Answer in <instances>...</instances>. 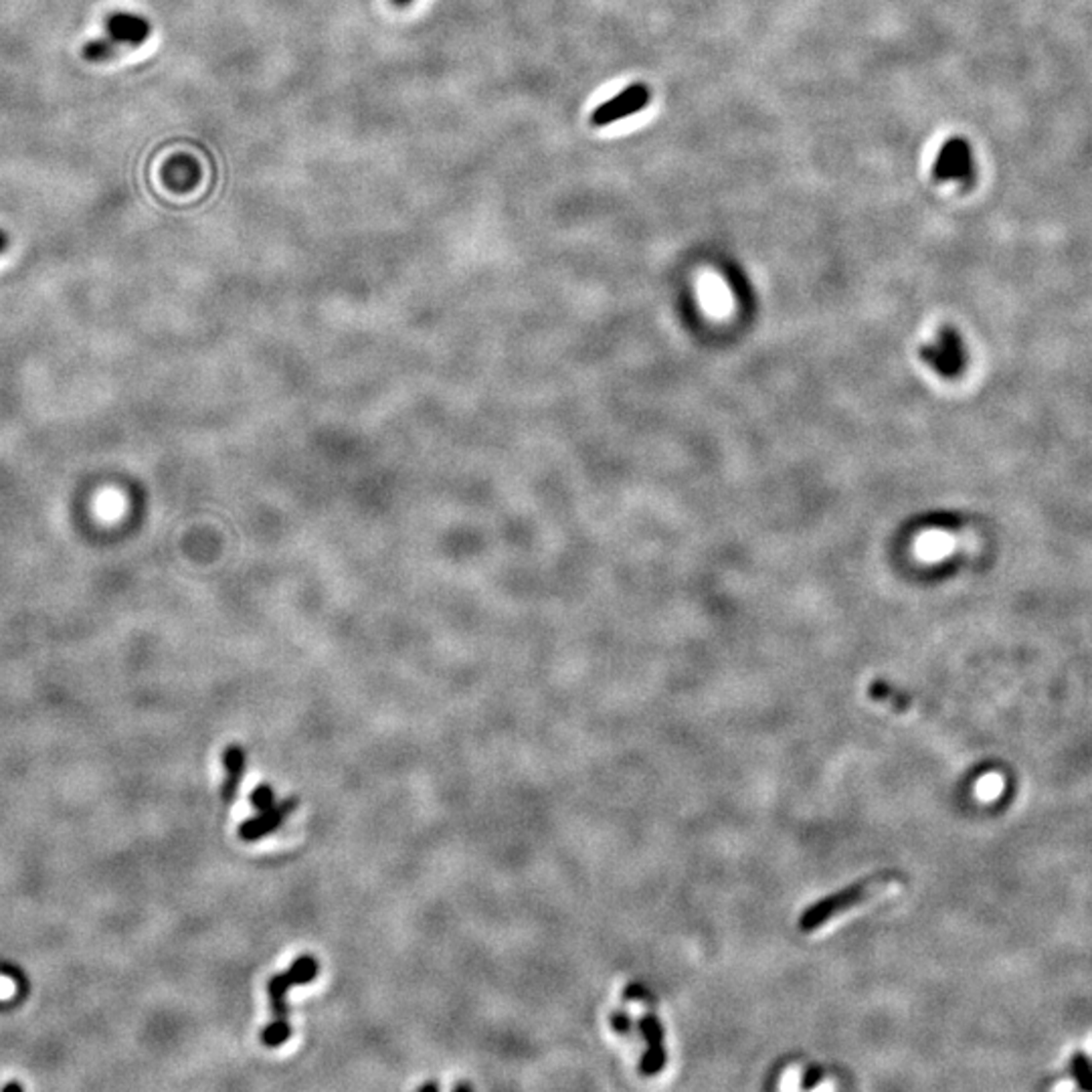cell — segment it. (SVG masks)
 Listing matches in <instances>:
<instances>
[{"instance_id":"6da1fadb","label":"cell","mask_w":1092,"mask_h":1092,"mask_svg":"<svg viewBox=\"0 0 1092 1092\" xmlns=\"http://www.w3.org/2000/svg\"><path fill=\"white\" fill-rule=\"evenodd\" d=\"M896 878H898V874L888 872V870L872 874V877L862 878L848 888H843L836 894H830L822 900H817L815 905H811L809 909L803 911L798 924H800L803 933H813V931H817L819 926H824L834 916H838L839 913L850 911V909L866 903V900H870L874 896V892H878L880 888L888 886Z\"/></svg>"},{"instance_id":"7a4b0ae2","label":"cell","mask_w":1092,"mask_h":1092,"mask_svg":"<svg viewBox=\"0 0 1092 1092\" xmlns=\"http://www.w3.org/2000/svg\"><path fill=\"white\" fill-rule=\"evenodd\" d=\"M152 26L150 22L132 13H114L105 20V37L94 39L84 47V55L88 61L99 63L109 58H114V53L122 47H138L150 37Z\"/></svg>"},{"instance_id":"3957f363","label":"cell","mask_w":1092,"mask_h":1092,"mask_svg":"<svg viewBox=\"0 0 1092 1092\" xmlns=\"http://www.w3.org/2000/svg\"><path fill=\"white\" fill-rule=\"evenodd\" d=\"M933 176L939 182L971 184L975 178V156L971 144L961 136L947 140L933 164Z\"/></svg>"},{"instance_id":"277c9868","label":"cell","mask_w":1092,"mask_h":1092,"mask_svg":"<svg viewBox=\"0 0 1092 1092\" xmlns=\"http://www.w3.org/2000/svg\"><path fill=\"white\" fill-rule=\"evenodd\" d=\"M920 359L943 376H957L965 367V346L957 331L943 328L935 342L922 346Z\"/></svg>"},{"instance_id":"5b68a950","label":"cell","mask_w":1092,"mask_h":1092,"mask_svg":"<svg viewBox=\"0 0 1092 1092\" xmlns=\"http://www.w3.org/2000/svg\"><path fill=\"white\" fill-rule=\"evenodd\" d=\"M649 99H651L649 88L644 84H634L630 88H625L615 98L601 103L591 114V124L597 128L615 124L627 116L642 112V109L649 103Z\"/></svg>"},{"instance_id":"8992f818","label":"cell","mask_w":1092,"mask_h":1092,"mask_svg":"<svg viewBox=\"0 0 1092 1092\" xmlns=\"http://www.w3.org/2000/svg\"><path fill=\"white\" fill-rule=\"evenodd\" d=\"M640 1032L645 1037V1054L640 1060V1074L642 1076H655L666 1069L668 1052L664 1046V1028L658 1016L645 1014L640 1020Z\"/></svg>"},{"instance_id":"52a82bcc","label":"cell","mask_w":1092,"mask_h":1092,"mask_svg":"<svg viewBox=\"0 0 1092 1092\" xmlns=\"http://www.w3.org/2000/svg\"><path fill=\"white\" fill-rule=\"evenodd\" d=\"M295 809H297V798H288L276 805H271L265 811H257L255 817L243 822L237 830V836L243 841H259L271 832L280 830L286 822V817Z\"/></svg>"},{"instance_id":"ba28073f","label":"cell","mask_w":1092,"mask_h":1092,"mask_svg":"<svg viewBox=\"0 0 1092 1092\" xmlns=\"http://www.w3.org/2000/svg\"><path fill=\"white\" fill-rule=\"evenodd\" d=\"M245 762H248V757H245V751L239 745H229L223 751V767H225V781H223V801L231 803L237 796L241 779L245 775Z\"/></svg>"},{"instance_id":"9c48e42d","label":"cell","mask_w":1092,"mask_h":1092,"mask_svg":"<svg viewBox=\"0 0 1092 1092\" xmlns=\"http://www.w3.org/2000/svg\"><path fill=\"white\" fill-rule=\"evenodd\" d=\"M292 981L288 977V973H278V975H271L267 981V995H269V1003H271V1014L273 1018H288L290 1014V1007H288V992L292 990Z\"/></svg>"},{"instance_id":"30bf717a","label":"cell","mask_w":1092,"mask_h":1092,"mask_svg":"<svg viewBox=\"0 0 1092 1092\" xmlns=\"http://www.w3.org/2000/svg\"><path fill=\"white\" fill-rule=\"evenodd\" d=\"M868 696L892 706L894 710H898V713H905V710L911 708V698L905 696V694H900L896 688L888 686L886 682H872L870 688H868Z\"/></svg>"},{"instance_id":"8fae6325","label":"cell","mask_w":1092,"mask_h":1092,"mask_svg":"<svg viewBox=\"0 0 1092 1092\" xmlns=\"http://www.w3.org/2000/svg\"><path fill=\"white\" fill-rule=\"evenodd\" d=\"M318 969H320L318 959L314 957V955H302V957H297L292 963V967L286 973L292 981V986L297 988V986H308V983H312L318 975Z\"/></svg>"},{"instance_id":"7c38bea8","label":"cell","mask_w":1092,"mask_h":1092,"mask_svg":"<svg viewBox=\"0 0 1092 1092\" xmlns=\"http://www.w3.org/2000/svg\"><path fill=\"white\" fill-rule=\"evenodd\" d=\"M292 1032L293 1030H292V1026L288 1024L286 1018H273V1022H269L259 1034L261 1044L265 1048H280L290 1040Z\"/></svg>"},{"instance_id":"4fadbf2b","label":"cell","mask_w":1092,"mask_h":1092,"mask_svg":"<svg viewBox=\"0 0 1092 1092\" xmlns=\"http://www.w3.org/2000/svg\"><path fill=\"white\" fill-rule=\"evenodd\" d=\"M1072 1076L1082 1090L1092 1092V1064L1086 1058V1054H1080V1052L1074 1054V1058H1072Z\"/></svg>"},{"instance_id":"5bb4252c","label":"cell","mask_w":1092,"mask_h":1092,"mask_svg":"<svg viewBox=\"0 0 1092 1092\" xmlns=\"http://www.w3.org/2000/svg\"><path fill=\"white\" fill-rule=\"evenodd\" d=\"M250 801H252V807H254L255 811H265V809H269L271 805H276V791L271 789V785L261 783V785H257V787L252 791Z\"/></svg>"},{"instance_id":"9a60e30c","label":"cell","mask_w":1092,"mask_h":1092,"mask_svg":"<svg viewBox=\"0 0 1092 1092\" xmlns=\"http://www.w3.org/2000/svg\"><path fill=\"white\" fill-rule=\"evenodd\" d=\"M609 1022H611L613 1032H617V1034H621V1035H632L634 1020H632L630 1014H625L623 1009H617V1012H613L611 1018H609Z\"/></svg>"},{"instance_id":"2e32d148","label":"cell","mask_w":1092,"mask_h":1092,"mask_svg":"<svg viewBox=\"0 0 1092 1092\" xmlns=\"http://www.w3.org/2000/svg\"><path fill=\"white\" fill-rule=\"evenodd\" d=\"M623 999L625 1001H644V1003H655L653 995L642 986V983H630V986L625 988L623 992Z\"/></svg>"},{"instance_id":"e0dca14e","label":"cell","mask_w":1092,"mask_h":1092,"mask_svg":"<svg viewBox=\"0 0 1092 1092\" xmlns=\"http://www.w3.org/2000/svg\"><path fill=\"white\" fill-rule=\"evenodd\" d=\"M822 1074H824V1072H822V1071H819V1069H811V1071H807V1072H805V1076H803V1080H801V1086H803V1088H807V1086H813V1084H815V1082H817L819 1078H822Z\"/></svg>"},{"instance_id":"ac0fdd59","label":"cell","mask_w":1092,"mask_h":1092,"mask_svg":"<svg viewBox=\"0 0 1092 1092\" xmlns=\"http://www.w3.org/2000/svg\"><path fill=\"white\" fill-rule=\"evenodd\" d=\"M3 1090H5V1092H11V1090L22 1092V1084H19V1082H11V1084H5V1086H3Z\"/></svg>"},{"instance_id":"d6986e66","label":"cell","mask_w":1092,"mask_h":1092,"mask_svg":"<svg viewBox=\"0 0 1092 1092\" xmlns=\"http://www.w3.org/2000/svg\"><path fill=\"white\" fill-rule=\"evenodd\" d=\"M7 245H9V237L3 231H0V254L7 250Z\"/></svg>"},{"instance_id":"ffe728a7","label":"cell","mask_w":1092,"mask_h":1092,"mask_svg":"<svg viewBox=\"0 0 1092 1092\" xmlns=\"http://www.w3.org/2000/svg\"><path fill=\"white\" fill-rule=\"evenodd\" d=\"M419 1090H440V1084L437 1082H427V1084H419Z\"/></svg>"},{"instance_id":"44dd1931","label":"cell","mask_w":1092,"mask_h":1092,"mask_svg":"<svg viewBox=\"0 0 1092 1092\" xmlns=\"http://www.w3.org/2000/svg\"><path fill=\"white\" fill-rule=\"evenodd\" d=\"M453 1090H474V1086L468 1084V1082H459V1084L453 1086Z\"/></svg>"},{"instance_id":"7402d4cb","label":"cell","mask_w":1092,"mask_h":1092,"mask_svg":"<svg viewBox=\"0 0 1092 1092\" xmlns=\"http://www.w3.org/2000/svg\"><path fill=\"white\" fill-rule=\"evenodd\" d=\"M393 3H395L397 7H409V5L413 3V0H393Z\"/></svg>"}]
</instances>
